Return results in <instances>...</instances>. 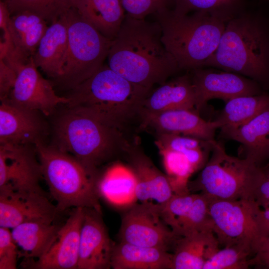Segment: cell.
I'll return each instance as SVG.
<instances>
[{"label": "cell", "mask_w": 269, "mask_h": 269, "mask_svg": "<svg viewBox=\"0 0 269 269\" xmlns=\"http://www.w3.org/2000/svg\"><path fill=\"white\" fill-rule=\"evenodd\" d=\"M136 179L128 165L115 163L99 177L98 187L100 195L114 204L128 205L134 203Z\"/></svg>", "instance_id": "28"}, {"label": "cell", "mask_w": 269, "mask_h": 269, "mask_svg": "<svg viewBox=\"0 0 269 269\" xmlns=\"http://www.w3.org/2000/svg\"><path fill=\"white\" fill-rule=\"evenodd\" d=\"M220 133L224 137L240 143L244 157L262 166L269 159V106L242 125Z\"/></svg>", "instance_id": "22"}, {"label": "cell", "mask_w": 269, "mask_h": 269, "mask_svg": "<svg viewBox=\"0 0 269 269\" xmlns=\"http://www.w3.org/2000/svg\"><path fill=\"white\" fill-rule=\"evenodd\" d=\"M251 261L252 266L269 269V235L262 242Z\"/></svg>", "instance_id": "40"}, {"label": "cell", "mask_w": 269, "mask_h": 269, "mask_svg": "<svg viewBox=\"0 0 269 269\" xmlns=\"http://www.w3.org/2000/svg\"><path fill=\"white\" fill-rule=\"evenodd\" d=\"M212 227L209 213V199L202 193H196L179 236L182 237L195 232L212 229Z\"/></svg>", "instance_id": "35"}, {"label": "cell", "mask_w": 269, "mask_h": 269, "mask_svg": "<svg viewBox=\"0 0 269 269\" xmlns=\"http://www.w3.org/2000/svg\"><path fill=\"white\" fill-rule=\"evenodd\" d=\"M80 15L106 38L117 35L126 16L120 0H75Z\"/></svg>", "instance_id": "26"}, {"label": "cell", "mask_w": 269, "mask_h": 269, "mask_svg": "<svg viewBox=\"0 0 269 269\" xmlns=\"http://www.w3.org/2000/svg\"><path fill=\"white\" fill-rule=\"evenodd\" d=\"M166 175L174 194L190 193L189 179L195 171L186 156L182 152L169 149H159Z\"/></svg>", "instance_id": "30"}, {"label": "cell", "mask_w": 269, "mask_h": 269, "mask_svg": "<svg viewBox=\"0 0 269 269\" xmlns=\"http://www.w3.org/2000/svg\"><path fill=\"white\" fill-rule=\"evenodd\" d=\"M265 0L269 1V0Z\"/></svg>", "instance_id": "43"}, {"label": "cell", "mask_w": 269, "mask_h": 269, "mask_svg": "<svg viewBox=\"0 0 269 269\" xmlns=\"http://www.w3.org/2000/svg\"><path fill=\"white\" fill-rule=\"evenodd\" d=\"M126 12L137 19H145L151 14H155L167 8L172 0H120Z\"/></svg>", "instance_id": "37"}, {"label": "cell", "mask_w": 269, "mask_h": 269, "mask_svg": "<svg viewBox=\"0 0 269 269\" xmlns=\"http://www.w3.org/2000/svg\"><path fill=\"white\" fill-rule=\"evenodd\" d=\"M146 129L153 131L156 134H174L212 141L215 140V133L219 127L215 120L207 121L194 110L150 112L143 110L140 130Z\"/></svg>", "instance_id": "18"}, {"label": "cell", "mask_w": 269, "mask_h": 269, "mask_svg": "<svg viewBox=\"0 0 269 269\" xmlns=\"http://www.w3.org/2000/svg\"><path fill=\"white\" fill-rule=\"evenodd\" d=\"M108 66L129 81L152 89L180 70L165 48L157 21L126 14L107 56Z\"/></svg>", "instance_id": "1"}, {"label": "cell", "mask_w": 269, "mask_h": 269, "mask_svg": "<svg viewBox=\"0 0 269 269\" xmlns=\"http://www.w3.org/2000/svg\"><path fill=\"white\" fill-rule=\"evenodd\" d=\"M39 111L10 101H0V144L30 145L44 142L46 125Z\"/></svg>", "instance_id": "16"}, {"label": "cell", "mask_w": 269, "mask_h": 269, "mask_svg": "<svg viewBox=\"0 0 269 269\" xmlns=\"http://www.w3.org/2000/svg\"><path fill=\"white\" fill-rule=\"evenodd\" d=\"M211 152L198 177L189 181L190 193L199 191L210 199H254L268 168L248 158L229 155L216 140Z\"/></svg>", "instance_id": "7"}, {"label": "cell", "mask_w": 269, "mask_h": 269, "mask_svg": "<svg viewBox=\"0 0 269 269\" xmlns=\"http://www.w3.org/2000/svg\"><path fill=\"white\" fill-rule=\"evenodd\" d=\"M235 73L269 90V21L243 11L227 23L219 45L203 67Z\"/></svg>", "instance_id": "3"}, {"label": "cell", "mask_w": 269, "mask_h": 269, "mask_svg": "<svg viewBox=\"0 0 269 269\" xmlns=\"http://www.w3.org/2000/svg\"><path fill=\"white\" fill-rule=\"evenodd\" d=\"M135 141L95 118L66 107L54 125L53 145L95 173L100 166L119 154L126 155Z\"/></svg>", "instance_id": "4"}, {"label": "cell", "mask_w": 269, "mask_h": 269, "mask_svg": "<svg viewBox=\"0 0 269 269\" xmlns=\"http://www.w3.org/2000/svg\"><path fill=\"white\" fill-rule=\"evenodd\" d=\"M178 14L205 11L231 19L243 11L244 0H172Z\"/></svg>", "instance_id": "31"}, {"label": "cell", "mask_w": 269, "mask_h": 269, "mask_svg": "<svg viewBox=\"0 0 269 269\" xmlns=\"http://www.w3.org/2000/svg\"><path fill=\"white\" fill-rule=\"evenodd\" d=\"M37 68L31 57L18 70L8 99L16 104L49 116L58 106L66 105L69 99L58 96L50 82Z\"/></svg>", "instance_id": "14"}, {"label": "cell", "mask_w": 269, "mask_h": 269, "mask_svg": "<svg viewBox=\"0 0 269 269\" xmlns=\"http://www.w3.org/2000/svg\"><path fill=\"white\" fill-rule=\"evenodd\" d=\"M18 249L9 228L0 227V269H16Z\"/></svg>", "instance_id": "38"}, {"label": "cell", "mask_w": 269, "mask_h": 269, "mask_svg": "<svg viewBox=\"0 0 269 269\" xmlns=\"http://www.w3.org/2000/svg\"><path fill=\"white\" fill-rule=\"evenodd\" d=\"M16 72L2 59H0V100L8 98L14 86Z\"/></svg>", "instance_id": "39"}, {"label": "cell", "mask_w": 269, "mask_h": 269, "mask_svg": "<svg viewBox=\"0 0 269 269\" xmlns=\"http://www.w3.org/2000/svg\"><path fill=\"white\" fill-rule=\"evenodd\" d=\"M172 257L161 249L119 242L115 245L111 265L113 269H171Z\"/></svg>", "instance_id": "25"}, {"label": "cell", "mask_w": 269, "mask_h": 269, "mask_svg": "<svg viewBox=\"0 0 269 269\" xmlns=\"http://www.w3.org/2000/svg\"><path fill=\"white\" fill-rule=\"evenodd\" d=\"M254 199L262 207L269 201V168H268L264 178L258 187Z\"/></svg>", "instance_id": "41"}, {"label": "cell", "mask_w": 269, "mask_h": 269, "mask_svg": "<svg viewBox=\"0 0 269 269\" xmlns=\"http://www.w3.org/2000/svg\"><path fill=\"white\" fill-rule=\"evenodd\" d=\"M262 215L267 237L269 235V201L262 207Z\"/></svg>", "instance_id": "42"}, {"label": "cell", "mask_w": 269, "mask_h": 269, "mask_svg": "<svg viewBox=\"0 0 269 269\" xmlns=\"http://www.w3.org/2000/svg\"><path fill=\"white\" fill-rule=\"evenodd\" d=\"M61 226L42 222H26L12 229L11 234L23 261L35 260L46 252Z\"/></svg>", "instance_id": "27"}, {"label": "cell", "mask_w": 269, "mask_h": 269, "mask_svg": "<svg viewBox=\"0 0 269 269\" xmlns=\"http://www.w3.org/2000/svg\"><path fill=\"white\" fill-rule=\"evenodd\" d=\"M213 141L178 134H156L155 144L158 150L166 149L183 153L189 149L210 146Z\"/></svg>", "instance_id": "36"}, {"label": "cell", "mask_w": 269, "mask_h": 269, "mask_svg": "<svg viewBox=\"0 0 269 269\" xmlns=\"http://www.w3.org/2000/svg\"><path fill=\"white\" fill-rule=\"evenodd\" d=\"M84 208L74 209L52 243L39 259L23 261L22 267L34 269H77Z\"/></svg>", "instance_id": "15"}, {"label": "cell", "mask_w": 269, "mask_h": 269, "mask_svg": "<svg viewBox=\"0 0 269 269\" xmlns=\"http://www.w3.org/2000/svg\"><path fill=\"white\" fill-rule=\"evenodd\" d=\"M219 247L212 229L180 237L173 250L171 269H203Z\"/></svg>", "instance_id": "24"}, {"label": "cell", "mask_w": 269, "mask_h": 269, "mask_svg": "<svg viewBox=\"0 0 269 269\" xmlns=\"http://www.w3.org/2000/svg\"><path fill=\"white\" fill-rule=\"evenodd\" d=\"M66 14L67 49L62 75L57 80L62 87L71 90L104 65L112 40L85 20L75 7Z\"/></svg>", "instance_id": "8"}, {"label": "cell", "mask_w": 269, "mask_h": 269, "mask_svg": "<svg viewBox=\"0 0 269 269\" xmlns=\"http://www.w3.org/2000/svg\"><path fill=\"white\" fill-rule=\"evenodd\" d=\"M196 105L191 74H185L166 81L151 91L144 102L143 110L150 112L180 109L196 111Z\"/></svg>", "instance_id": "23"}, {"label": "cell", "mask_w": 269, "mask_h": 269, "mask_svg": "<svg viewBox=\"0 0 269 269\" xmlns=\"http://www.w3.org/2000/svg\"><path fill=\"white\" fill-rule=\"evenodd\" d=\"M35 146L0 144V189L43 191Z\"/></svg>", "instance_id": "13"}, {"label": "cell", "mask_w": 269, "mask_h": 269, "mask_svg": "<svg viewBox=\"0 0 269 269\" xmlns=\"http://www.w3.org/2000/svg\"><path fill=\"white\" fill-rule=\"evenodd\" d=\"M11 14L29 10L38 14L48 22L56 20L74 7L75 0H2Z\"/></svg>", "instance_id": "32"}, {"label": "cell", "mask_w": 269, "mask_h": 269, "mask_svg": "<svg viewBox=\"0 0 269 269\" xmlns=\"http://www.w3.org/2000/svg\"><path fill=\"white\" fill-rule=\"evenodd\" d=\"M155 15L162 42L180 70L203 67L216 50L230 20L205 11L178 14L168 8Z\"/></svg>", "instance_id": "5"}, {"label": "cell", "mask_w": 269, "mask_h": 269, "mask_svg": "<svg viewBox=\"0 0 269 269\" xmlns=\"http://www.w3.org/2000/svg\"><path fill=\"white\" fill-rule=\"evenodd\" d=\"M151 89L134 84L103 65L66 96V107L81 111L126 135L140 130L144 102Z\"/></svg>", "instance_id": "2"}, {"label": "cell", "mask_w": 269, "mask_h": 269, "mask_svg": "<svg viewBox=\"0 0 269 269\" xmlns=\"http://www.w3.org/2000/svg\"><path fill=\"white\" fill-rule=\"evenodd\" d=\"M191 71L196 96V110L198 113L213 99L227 102L237 97L256 95L266 91L255 81L235 73L203 67Z\"/></svg>", "instance_id": "11"}, {"label": "cell", "mask_w": 269, "mask_h": 269, "mask_svg": "<svg viewBox=\"0 0 269 269\" xmlns=\"http://www.w3.org/2000/svg\"><path fill=\"white\" fill-rule=\"evenodd\" d=\"M66 13L48 26L32 56L37 68L56 80L62 75L67 49Z\"/></svg>", "instance_id": "21"}, {"label": "cell", "mask_w": 269, "mask_h": 269, "mask_svg": "<svg viewBox=\"0 0 269 269\" xmlns=\"http://www.w3.org/2000/svg\"><path fill=\"white\" fill-rule=\"evenodd\" d=\"M59 214L44 191L0 189V227L12 229L30 222L53 223Z\"/></svg>", "instance_id": "12"}, {"label": "cell", "mask_w": 269, "mask_h": 269, "mask_svg": "<svg viewBox=\"0 0 269 269\" xmlns=\"http://www.w3.org/2000/svg\"><path fill=\"white\" fill-rule=\"evenodd\" d=\"M196 193L173 194L164 204L158 206L160 216L177 236L191 209Z\"/></svg>", "instance_id": "34"}, {"label": "cell", "mask_w": 269, "mask_h": 269, "mask_svg": "<svg viewBox=\"0 0 269 269\" xmlns=\"http://www.w3.org/2000/svg\"><path fill=\"white\" fill-rule=\"evenodd\" d=\"M262 210L253 199H209L212 229L220 246L244 245L255 255L266 237Z\"/></svg>", "instance_id": "9"}, {"label": "cell", "mask_w": 269, "mask_h": 269, "mask_svg": "<svg viewBox=\"0 0 269 269\" xmlns=\"http://www.w3.org/2000/svg\"><path fill=\"white\" fill-rule=\"evenodd\" d=\"M134 142L126 154L128 166L136 179L135 195L141 203L159 206L174 194L168 178Z\"/></svg>", "instance_id": "19"}, {"label": "cell", "mask_w": 269, "mask_h": 269, "mask_svg": "<svg viewBox=\"0 0 269 269\" xmlns=\"http://www.w3.org/2000/svg\"><path fill=\"white\" fill-rule=\"evenodd\" d=\"M269 106V94L264 93L233 98L227 102L215 121L220 132L234 129L249 121Z\"/></svg>", "instance_id": "29"}, {"label": "cell", "mask_w": 269, "mask_h": 269, "mask_svg": "<svg viewBox=\"0 0 269 269\" xmlns=\"http://www.w3.org/2000/svg\"><path fill=\"white\" fill-rule=\"evenodd\" d=\"M252 250L244 245L219 249L205 264L203 269H247L252 266Z\"/></svg>", "instance_id": "33"}, {"label": "cell", "mask_w": 269, "mask_h": 269, "mask_svg": "<svg viewBox=\"0 0 269 269\" xmlns=\"http://www.w3.org/2000/svg\"><path fill=\"white\" fill-rule=\"evenodd\" d=\"M47 23L29 10L11 14L8 26L11 46L5 55L20 64H26L35 53L48 27Z\"/></svg>", "instance_id": "20"}, {"label": "cell", "mask_w": 269, "mask_h": 269, "mask_svg": "<svg viewBox=\"0 0 269 269\" xmlns=\"http://www.w3.org/2000/svg\"><path fill=\"white\" fill-rule=\"evenodd\" d=\"M35 147L42 177L59 213L73 207L91 208L102 213L99 173L85 167L70 153L40 142Z\"/></svg>", "instance_id": "6"}, {"label": "cell", "mask_w": 269, "mask_h": 269, "mask_svg": "<svg viewBox=\"0 0 269 269\" xmlns=\"http://www.w3.org/2000/svg\"><path fill=\"white\" fill-rule=\"evenodd\" d=\"M115 244L102 220V213L84 208L77 269H108Z\"/></svg>", "instance_id": "17"}, {"label": "cell", "mask_w": 269, "mask_h": 269, "mask_svg": "<svg viewBox=\"0 0 269 269\" xmlns=\"http://www.w3.org/2000/svg\"><path fill=\"white\" fill-rule=\"evenodd\" d=\"M180 237L163 221L157 205L141 202L128 206L118 233L119 242L168 252Z\"/></svg>", "instance_id": "10"}]
</instances>
